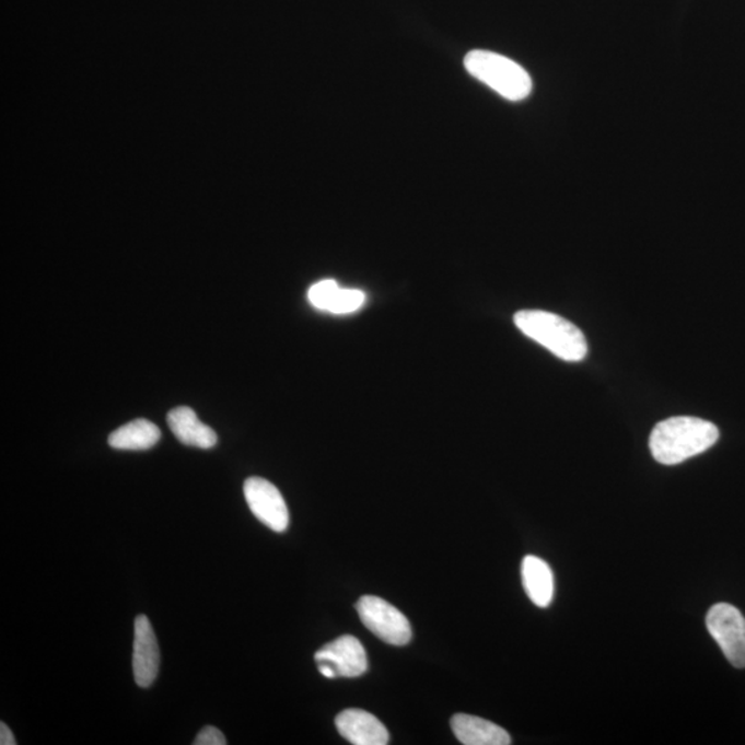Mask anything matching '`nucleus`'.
Instances as JSON below:
<instances>
[{
	"instance_id": "nucleus-10",
	"label": "nucleus",
	"mask_w": 745,
	"mask_h": 745,
	"mask_svg": "<svg viewBox=\"0 0 745 745\" xmlns=\"http://www.w3.org/2000/svg\"><path fill=\"white\" fill-rule=\"evenodd\" d=\"M310 303L321 311L336 315L356 313L362 309L366 295L362 290L342 289L336 281H322L315 283L309 292Z\"/></svg>"
},
{
	"instance_id": "nucleus-3",
	"label": "nucleus",
	"mask_w": 745,
	"mask_h": 745,
	"mask_svg": "<svg viewBox=\"0 0 745 745\" xmlns=\"http://www.w3.org/2000/svg\"><path fill=\"white\" fill-rule=\"evenodd\" d=\"M464 67L469 75L510 102H522L531 96L533 83L529 73L510 58L493 51L473 50L465 56Z\"/></svg>"
},
{
	"instance_id": "nucleus-15",
	"label": "nucleus",
	"mask_w": 745,
	"mask_h": 745,
	"mask_svg": "<svg viewBox=\"0 0 745 745\" xmlns=\"http://www.w3.org/2000/svg\"><path fill=\"white\" fill-rule=\"evenodd\" d=\"M195 745H225L226 740L224 734L219 729L213 726H206L198 733L194 742Z\"/></svg>"
},
{
	"instance_id": "nucleus-5",
	"label": "nucleus",
	"mask_w": 745,
	"mask_h": 745,
	"mask_svg": "<svg viewBox=\"0 0 745 745\" xmlns=\"http://www.w3.org/2000/svg\"><path fill=\"white\" fill-rule=\"evenodd\" d=\"M707 628L720 644L727 662L736 668H745V617L729 604L713 605L708 612Z\"/></svg>"
},
{
	"instance_id": "nucleus-1",
	"label": "nucleus",
	"mask_w": 745,
	"mask_h": 745,
	"mask_svg": "<svg viewBox=\"0 0 745 745\" xmlns=\"http://www.w3.org/2000/svg\"><path fill=\"white\" fill-rule=\"evenodd\" d=\"M718 440L720 430L711 421L678 416L659 422L653 428L649 447L657 463L676 465L707 452Z\"/></svg>"
},
{
	"instance_id": "nucleus-7",
	"label": "nucleus",
	"mask_w": 745,
	"mask_h": 745,
	"mask_svg": "<svg viewBox=\"0 0 745 745\" xmlns=\"http://www.w3.org/2000/svg\"><path fill=\"white\" fill-rule=\"evenodd\" d=\"M246 503L253 515L269 529L282 533L289 526V510L281 491L267 479L248 478L243 486Z\"/></svg>"
},
{
	"instance_id": "nucleus-13",
	"label": "nucleus",
	"mask_w": 745,
	"mask_h": 745,
	"mask_svg": "<svg viewBox=\"0 0 745 745\" xmlns=\"http://www.w3.org/2000/svg\"><path fill=\"white\" fill-rule=\"evenodd\" d=\"M522 583L529 600L538 607H548L554 600V573L542 558L527 555L522 562Z\"/></svg>"
},
{
	"instance_id": "nucleus-2",
	"label": "nucleus",
	"mask_w": 745,
	"mask_h": 745,
	"mask_svg": "<svg viewBox=\"0 0 745 745\" xmlns=\"http://www.w3.org/2000/svg\"><path fill=\"white\" fill-rule=\"evenodd\" d=\"M517 329L567 362H580L589 353L585 336L578 326L547 311H520L514 318Z\"/></svg>"
},
{
	"instance_id": "nucleus-8",
	"label": "nucleus",
	"mask_w": 745,
	"mask_h": 745,
	"mask_svg": "<svg viewBox=\"0 0 745 745\" xmlns=\"http://www.w3.org/2000/svg\"><path fill=\"white\" fill-rule=\"evenodd\" d=\"M161 652L155 632L144 615L137 616L135 621L133 674L140 688H150L160 673Z\"/></svg>"
},
{
	"instance_id": "nucleus-4",
	"label": "nucleus",
	"mask_w": 745,
	"mask_h": 745,
	"mask_svg": "<svg viewBox=\"0 0 745 745\" xmlns=\"http://www.w3.org/2000/svg\"><path fill=\"white\" fill-rule=\"evenodd\" d=\"M359 617L374 636L394 647H405L411 641V626L400 610L379 596L364 595L358 601Z\"/></svg>"
},
{
	"instance_id": "nucleus-16",
	"label": "nucleus",
	"mask_w": 745,
	"mask_h": 745,
	"mask_svg": "<svg viewBox=\"0 0 745 745\" xmlns=\"http://www.w3.org/2000/svg\"><path fill=\"white\" fill-rule=\"evenodd\" d=\"M0 744L2 745H15L18 740L13 736L12 731H10L7 723H0Z\"/></svg>"
},
{
	"instance_id": "nucleus-6",
	"label": "nucleus",
	"mask_w": 745,
	"mask_h": 745,
	"mask_svg": "<svg viewBox=\"0 0 745 745\" xmlns=\"http://www.w3.org/2000/svg\"><path fill=\"white\" fill-rule=\"evenodd\" d=\"M315 662L325 678L338 676L357 678L366 673L369 667L366 650L356 637L345 636L325 644L315 653Z\"/></svg>"
},
{
	"instance_id": "nucleus-14",
	"label": "nucleus",
	"mask_w": 745,
	"mask_h": 745,
	"mask_svg": "<svg viewBox=\"0 0 745 745\" xmlns=\"http://www.w3.org/2000/svg\"><path fill=\"white\" fill-rule=\"evenodd\" d=\"M161 430L153 422L139 419L110 433L108 443L116 451H148L161 440Z\"/></svg>"
},
{
	"instance_id": "nucleus-12",
	"label": "nucleus",
	"mask_w": 745,
	"mask_h": 745,
	"mask_svg": "<svg viewBox=\"0 0 745 745\" xmlns=\"http://www.w3.org/2000/svg\"><path fill=\"white\" fill-rule=\"evenodd\" d=\"M167 424L183 445L198 449H211L217 445V433L203 424L197 414L187 406L168 411Z\"/></svg>"
},
{
	"instance_id": "nucleus-9",
	"label": "nucleus",
	"mask_w": 745,
	"mask_h": 745,
	"mask_svg": "<svg viewBox=\"0 0 745 745\" xmlns=\"http://www.w3.org/2000/svg\"><path fill=\"white\" fill-rule=\"evenodd\" d=\"M338 733L356 745H385L389 742V733L382 722L372 713L359 708L338 713L336 718Z\"/></svg>"
},
{
	"instance_id": "nucleus-11",
	"label": "nucleus",
	"mask_w": 745,
	"mask_h": 745,
	"mask_svg": "<svg viewBox=\"0 0 745 745\" xmlns=\"http://www.w3.org/2000/svg\"><path fill=\"white\" fill-rule=\"evenodd\" d=\"M452 731L464 745H509L511 736L505 729L484 718L456 713L451 721Z\"/></svg>"
}]
</instances>
